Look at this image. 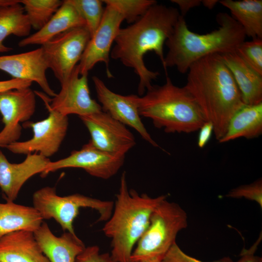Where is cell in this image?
I'll return each mask as SVG.
<instances>
[{
	"label": "cell",
	"instance_id": "obj_1",
	"mask_svg": "<svg viewBox=\"0 0 262 262\" xmlns=\"http://www.w3.org/2000/svg\"><path fill=\"white\" fill-rule=\"evenodd\" d=\"M180 16L177 8L156 3L137 21L119 31L110 56L133 69L139 78V96L145 94L160 74L146 66L144 59L145 54L149 51L154 52L163 66L164 45L173 33Z\"/></svg>",
	"mask_w": 262,
	"mask_h": 262
},
{
	"label": "cell",
	"instance_id": "obj_2",
	"mask_svg": "<svg viewBox=\"0 0 262 262\" xmlns=\"http://www.w3.org/2000/svg\"><path fill=\"white\" fill-rule=\"evenodd\" d=\"M184 87L193 97L206 121L213 126L218 141L233 115L245 104L220 54L207 55L193 63Z\"/></svg>",
	"mask_w": 262,
	"mask_h": 262
},
{
	"label": "cell",
	"instance_id": "obj_3",
	"mask_svg": "<svg viewBox=\"0 0 262 262\" xmlns=\"http://www.w3.org/2000/svg\"><path fill=\"white\" fill-rule=\"evenodd\" d=\"M218 29L205 34L189 30L184 17L180 16L173 32L165 45L168 52L164 56V68L175 67L182 74L198 60L212 54L235 50L246 37L242 26L227 13L217 15Z\"/></svg>",
	"mask_w": 262,
	"mask_h": 262
},
{
	"label": "cell",
	"instance_id": "obj_4",
	"mask_svg": "<svg viewBox=\"0 0 262 262\" xmlns=\"http://www.w3.org/2000/svg\"><path fill=\"white\" fill-rule=\"evenodd\" d=\"M166 198L129 189L126 173H122L112 213L102 228L111 240L110 255L114 262H131L134 246L147 228L152 212Z\"/></svg>",
	"mask_w": 262,
	"mask_h": 262
},
{
	"label": "cell",
	"instance_id": "obj_5",
	"mask_svg": "<svg viewBox=\"0 0 262 262\" xmlns=\"http://www.w3.org/2000/svg\"><path fill=\"white\" fill-rule=\"evenodd\" d=\"M136 101L140 115L166 133L195 132L206 121L184 86L175 85L167 74L164 84L152 85L145 94L136 96Z\"/></svg>",
	"mask_w": 262,
	"mask_h": 262
},
{
	"label": "cell",
	"instance_id": "obj_6",
	"mask_svg": "<svg viewBox=\"0 0 262 262\" xmlns=\"http://www.w3.org/2000/svg\"><path fill=\"white\" fill-rule=\"evenodd\" d=\"M187 226L186 212L177 203L163 200L152 212L147 228L132 251L131 262L162 261L176 242L178 233Z\"/></svg>",
	"mask_w": 262,
	"mask_h": 262
},
{
	"label": "cell",
	"instance_id": "obj_7",
	"mask_svg": "<svg viewBox=\"0 0 262 262\" xmlns=\"http://www.w3.org/2000/svg\"><path fill=\"white\" fill-rule=\"evenodd\" d=\"M33 207L43 219H54L65 231L76 234L73 222L82 208L96 210L98 222H106L111 216L114 202L102 200L76 193L60 196L55 187L46 186L36 191L33 196Z\"/></svg>",
	"mask_w": 262,
	"mask_h": 262
},
{
	"label": "cell",
	"instance_id": "obj_8",
	"mask_svg": "<svg viewBox=\"0 0 262 262\" xmlns=\"http://www.w3.org/2000/svg\"><path fill=\"white\" fill-rule=\"evenodd\" d=\"M90 38L87 29L83 26L62 33L42 45L48 68L60 83L79 63Z\"/></svg>",
	"mask_w": 262,
	"mask_h": 262
},
{
	"label": "cell",
	"instance_id": "obj_9",
	"mask_svg": "<svg viewBox=\"0 0 262 262\" xmlns=\"http://www.w3.org/2000/svg\"><path fill=\"white\" fill-rule=\"evenodd\" d=\"M48 110L49 114L47 118L37 122L23 123L24 127L32 129L33 135L31 138L15 142L5 148L16 154L27 155L36 153L48 158L54 155L66 135L68 118L49 108Z\"/></svg>",
	"mask_w": 262,
	"mask_h": 262
},
{
	"label": "cell",
	"instance_id": "obj_10",
	"mask_svg": "<svg viewBox=\"0 0 262 262\" xmlns=\"http://www.w3.org/2000/svg\"><path fill=\"white\" fill-rule=\"evenodd\" d=\"M87 129L92 145L114 155L125 156L136 145L133 134L126 126L102 111L79 116Z\"/></svg>",
	"mask_w": 262,
	"mask_h": 262
},
{
	"label": "cell",
	"instance_id": "obj_11",
	"mask_svg": "<svg viewBox=\"0 0 262 262\" xmlns=\"http://www.w3.org/2000/svg\"><path fill=\"white\" fill-rule=\"evenodd\" d=\"M125 156L101 151L89 141L81 149L72 151L67 157L50 161L41 175L45 177L51 172L63 168H79L92 176L108 180L116 174L123 166Z\"/></svg>",
	"mask_w": 262,
	"mask_h": 262
},
{
	"label": "cell",
	"instance_id": "obj_12",
	"mask_svg": "<svg viewBox=\"0 0 262 262\" xmlns=\"http://www.w3.org/2000/svg\"><path fill=\"white\" fill-rule=\"evenodd\" d=\"M36 108L35 92L30 87L13 89L0 93V113L4 127L0 131V147L18 141L21 122L28 121Z\"/></svg>",
	"mask_w": 262,
	"mask_h": 262
},
{
	"label": "cell",
	"instance_id": "obj_13",
	"mask_svg": "<svg viewBox=\"0 0 262 262\" xmlns=\"http://www.w3.org/2000/svg\"><path fill=\"white\" fill-rule=\"evenodd\" d=\"M88 73L80 75L78 65L69 77L60 83L58 93L48 103L42 96L47 108L68 116L89 115L102 111L101 107L90 96L88 82Z\"/></svg>",
	"mask_w": 262,
	"mask_h": 262
},
{
	"label": "cell",
	"instance_id": "obj_14",
	"mask_svg": "<svg viewBox=\"0 0 262 262\" xmlns=\"http://www.w3.org/2000/svg\"><path fill=\"white\" fill-rule=\"evenodd\" d=\"M105 5L101 22L91 37L78 64L80 75L88 73L97 63L103 62L106 66L107 77H113L109 70V58L112 44L124 19L115 8Z\"/></svg>",
	"mask_w": 262,
	"mask_h": 262
},
{
	"label": "cell",
	"instance_id": "obj_15",
	"mask_svg": "<svg viewBox=\"0 0 262 262\" xmlns=\"http://www.w3.org/2000/svg\"><path fill=\"white\" fill-rule=\"evenodd\" d=\"M102 111L126 126L134 129L146 141L160 147L146 129L139 115L136 95H121L111 91L98 77H92Z\"/></svg>",
	"mask_w": 262,
	"mask_h": 262
},
{
	"label": "cell",
	"instance_id": "obj_16",
	"mask_svg": "<svg viewBox=\"0 0 262 262\" xmlns=\"http://www.w3.org/2000/svg\"><path fill=\"white\" fill-rule=\"evenodd\" d=\"M48 69L42 47L28 52L0 56V70L14 79L35 82L47 96L54 97L56 93L48 81Z\"/></svg>",
	"mask_w": 262,
	"mask_h": 262
},
{
	"label": "cell",
	"instance_id": "obj_17",
	"mask_svg": "<svg viewBox=\"0 0 262 262\" xmlns=\"http://www.w3.org/2000/svg\"><path fill=\"white\" fill-rule=\"evenodd\" d=\"M50 161L34 153L27 154L20 163H11L0 150V188L7 201H14L25 182L33 176L42 174Z\"/></svg>",
	"mask_w": 262,
	"mask_h": 262
},
{
	"label": "cell",
	"instance_id": "obj_18",
	"mask_svg": "<svg viewBox=\"0 0 262 262\" xmlns=\"http://www.w3.org/2000/svg\"><path fill=\"white\" fill-rule=\"evenodd\" d=\"M34 234L50 262H75L86 247L76 234L66 231L60 236L55 235L46 222L42 223Z\"/></svg>",
	"mask_w": 262,
	"mask_h": 262
},
{
	"label": "cell",
	"instance_id": "obj_19",
	"mask_svg": "<svg viewBox=\"0 0 262 262\" xmlns=\"http://www.w3.org/2000/svg\"><path fill=\"white\" fill-rule=\"evenodd\" d=\"M0 262H50L38 245L34 232L18 230L0 238Z\"/></svg>",
	"mask_w": 262,
	"mask_h": 262
},
{
	"label": "cell",
	"instance_id": "obj_20",
	"mask_svg": "<svg viewBox=\"0 0 262 262\" xmlns=\"http://www.w3.org/2000/svg\"><path fill=\"white\" fill-rule=\"evenodd\" d=\"M230 72L245 104L262 103V75L252 69L235 50L220 54Z\"/></svg>",
	"mask_w": 262,
	"mask_h": 262
},
{
	"label": "cell",
	"instance_id": "obj_21",
	"mask_svg": "<svg viewBox=\"0 0 262 262\" xmlns=\"http://www.w3.org/2000/svg\"><path fill=\"white\" fill-rule=\"evenodd\" d=\"M85 26L83 19L69 0L62 5L49 20L39 30L18 42L20 47L43 45L57 35L75 28Z\"/></svg>",
	"mask_w": 262,
	"mask_h": 262
},
{
	"label": "cell",
	"instance_id": "obj_22",
	"mask_svg": "<svg viewBox=\"0 0 262 262\" xmlns=\"http://www.w3.org/2000/svg\"><path fill=\"white\" fill-rule=\"evenodd\" d=\"M43 220L33 207L11 201L0 203V238L16 231L34 232L41 226Z\"/></svg>",
	"mask_w": 262,
	"mask_h": 262
},
{
	"label": "cell",
	"instance_id": "obj_23",
	"mask_svg": "<svg viewBox=\"0 0 262 262\" xmlns=\"http://www.w3.org/2000/svg\"><path fill=\"white\" fill-rule=\"evenodd\" d=\"M262 133V103L245 104L232 116L224 136L220 143L244 137L247 139L260 136Z\"/></svg>",
	"mask_w": 262,
	"mask_h": 262
},
{
	"label": "cell",
	"instance_id": "obj_24",
	"mask_svg": "<svg viewBox=\"0 0 262 262\" xmlns=\"http://www.w3.org/2000/svg\"><path fill=\"white\" fill-rule=\"evenodd\" d=\"M219 2L230 11V16L242 26L246 36L262 39V0H222Z\"/></svg>",
	"mask_w": 262,
	"mask_h": 262
},
{
	"label": "cell",
	"instance_id": "obj_25",
	"mask_svg": "<svg viewBox=\"0 0 262 262\" xmlns=\"http://www.w3.org/2000/svg\"><path fill=\"white\" fill-rule=\"evenodd\" d=\"M31 28L20 2L0 7V53L13 49L3 44L7 37L12 34L25 38L30 35Z\"/></svg>",
	"mask_w": 262,
	"mask_h": 262
},
{
	"label": "cell",
	"instance_id": "obj_26",
	"mask_svg": "<svg viewBox=\"0 0 262 262\" xmlns=\"http://www.w3.org/2000/svg\"><path fill=\"white\" fill-rule=\"evenodd\" d=\"M28 20L34 30L41 29L62 4L60 0H19Z\"/></svg>",
	"mask_w": 262,
	"mask_h": 262
},
{
	"label": "cell",
	"instance_id": "obj_27",
	"mask_svg": "<svg viewBox=\"0 0 262 262\" xmlns=\"http://www.w3.org/2000/svg\"><path fill=\"white\" fill-rule=\"evenodd\" d=\"M83 19L91 37L94 35L102 19L105 7L100 0H69Z\"/></svg>",
	"mask_w": 262,
	"mask_h": 262
},
{
	"label": "cell",
	"instance_id": "obj_28",
	"mask_svg": "<svg viewBox=\"0 0 262 262\" xmlns=\"http://www.w3.org/2000/svg\"><path fill=\"white\" fill-rule=\"evenodd\" d=\"M103 2L115 8L127 23L137 21L153 5L155 0H104Z\"/></svg>",
	"mask_w": 262,
	"mask_h": 262
},
{
	"label": "cell",
	"instance_id": "obj_29",
	"mask_svg": "<svg viewBox=\"0 0 262 262\" xmlns=\"http://www.w3.org/2000/svg\"><path fill=\"white\" fill-rule=\"evenodd\" d=\"M235 51L252 69L262 75V39L244 41Z\"/></svg>",
	"mask_w": 262,
	"mask_h": 262
},
{
	"label": "cell",
	"instance_id": "obj_30",
	"mask_svg": "<svg viewBox=\"0 0 262 262\" xmlns=\"http://www.w3.org/2000/svg\"><path fill=\"white\" fill-rule=\"evenodd\" d=\"M226 196L233 198H244L254 201L262 208V180L259 179L253 182L242 185L231 189Z\"/></svg>",
	"mask_w": 262,
	"mask_h": 262
},
{
	"label": "cell",
	"instance_id": "obj_31",
	"mask_svg": "<svg viewBox=\"0 0 262 262\" xmlns=\"http://www.w3.org/2000/svg\"><path fill=\"white\" fill-rule=\"evenodd\" d=\"M161 262H205L184 253L175 242L165 254ZM212 262H234L229 257H224Z\"/></svg>",
	"mask_w": 262,
	"mask_h": 262
},
{
	"label": "cell",
	"instance_id": "obj_32",
	"mask_svg": "<svg viewBox=\"0 0 262 262\" xmlns=\"http://www.w3.org/2000/svg\"><path fill=\"white\" fill-rule=\"evenodd\" d=\"M75 262H114L109 253H100L97 246L85 247L77 257Z\"/></svg>",
	"mask_w": 262,
	"mask_h": 262
},
{
	"label": "cell",
	"instance_id": "obj_33",
	"mask_svg": "<svg viewBox=\"0 0 262 262\" xmlns=\"http://www.w3.org/2000/svg\"><path fill=\"white\" fill-rule=\"evenodd\" d=\"M32 82L28 80L14 78L8 80L0 81V93L13 89L30 87Z\"/></svg>",
	"mask_w": 262,
	"mask_h": 262
},
{
	"label": "cell",
	"instance_id": "obj_34",
	"mask_svg": "<svg viewBox=\"0 0 262 262\" xmlns=\"http://www.w3.org/2000/svg\"><path fill=\"white\" fill-rule=\"evenodd\" d=\"M197 139L199 147H204L209 141L213 133V126L209 121H206L199 129Z\"/></svg>",
	"mask_w": 262,
	"mask_h": 262
},
{
	"label": "cell",
	"instance_id": "obj_35",
	"mask_svg": "<svg viewBox=\"0 0 262 262\" xmlns=\"http://www.w3.org/2000/svg\"><path fill=\"white\" fill-rule=\"evenodd\" d=\"M170 1L178 5L180 10V15L183 17L190 9L201 4V0H171Z\"/></svg>",
	"mask_w": 262,
	"mask_h": 262
},
{
	"label": "cell",
	"instance_id": "obj_36",
	"mask_svg": "<svg viewBox=\"0 0 262 262\" xmlns=\"http://www.w3.org/2000/svg\"><path fill=\"white\" fill-rule=\"evenodd\" d=\"M257 245L255 244L249 250L244 249L241 258L236 262H262V258L255 255Z\"/></svg>",
	"mask_w": 262,
	"mask_h": 262
},
{
	"label": "cell",
	"instance_id": "obj_37",
	"mask_svg": "<svg viewBox=\"0 0 262 262\" xmlns=\"http://www.w3.org/2000/svg\"><path fill=\"white\" fill-rule=\"evenodd\" d=\"M218 2L219 1L217 0H201V4L209 9H212Z\"/></svg>",
	"mask_w": 262,
	"mask_h": 262
},
{
	"label": "cell",
	"instance_id": "obj_38",
	"mask_svg": "<svg viewBox=\"0 0 262 262\" xmlns=\"http://www.w3.org/2000/svg\"><path fill=\"white\" fill-rule=\"evenodd\" d=\"M19 2V0H0V7L11 5Z\"/></svg>",
	"mask_w": 262,
	"mask_h": 262
},
{
	"label": "cell",
	"instance_id": "obj_39",
	"mask_svg": "<svg viewBox=\"0 0 262 262\" xmlns=\"http://www.w3.org/2000/svg\"><path fill=\"white\" fill-rule=\"evenodd\" d=\"M162 261L159 260H147V261H144L139 262H161Z\"/></svg>",
	"mask_w": 262,
	"mask_h": 262
}]
</instances>
